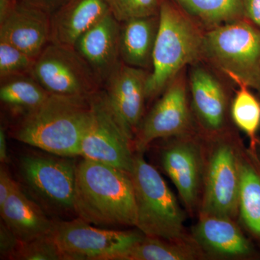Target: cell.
Returning <instances> with one entry per match:
<instances>
[{"label": "cell", "instance_id": "obj_1", "mask_svg": "<svg viewBox=\"0 0 260 260\" xmlns=\"http://www.w3.org/2000/svg\"><path fill=\"white\" fill-rule=\"evenodd\" d=\"M74 213L96 226H136L137 205L129 173L83 158L76 165Z\"/></svg>", "mask_w": 260, "mask_h": 260}, {"label": "cell", "instance_id": "obj_2", "mask_svg": "<svg viewBox=\"0 0 260 260\" xmlns=\"http://www.w3.org/2000/svg\"><path fill=\"white\" fill-rule=\"evenodd\" d=\"M90 97L51 94L13 129L18 141L57 156H78L92 119Z\"/></svg>", "mask_w": 260, "mask_h": 260}, {"label": "cell", "instance_id": "obj_3", "mask_svg": "<svg viewBox=\"0 0 260 260\" xmlns=\"http://www.w3.org/2000/svg\"><path fill=\"white\" fill-rule=\"evenodd\" d=\"M196 23L175 2L162 0L147 99L162 93L183 68L203 57L204 34Z\"/></svg>", "mask_w": 260, "mask_h": 260}, {"label": "cell", "instance_id": "obj_4", "mask_svg": "<svg viewBox=\"0 0 260 260\" xmlns=\"http://www.w3.org/2000/svg\"><path fill=\"white\" fill-rule=\"evenodd\" d=\"M138 153L130 173L136 199V227L147 237L184 241L185 215L177 198L158 171Z\"/></svg>", "mask_w": 260, "mask_h": 260}, {"label": "cell", "instance_id": "obj_5", "mask_svg": "<svg viewBox=\"0 0 260 260\" xmlns=\"http://www.w3.org/2000/svg\"><path fill=\"white\" fill-rule=\"evenodd\" d=\"M203 56L236 83L260 92V29L246 18L205 32Z\"/></svg>", "mask_w": 260, "mask_h": 260}, {"label": "cell", "instance_id": "obj_6", "mask_svg": "<svg viewBox=\"0 0 260 260\" xmlns=\"http://www.w3.org/2000/svg\"><path fill=\"white\" fill-rule=\"evenodd\" d=\"M51 234L64 260H121L145 237L140 231L99 229L80 218L55 222Z\"/></svg>", "mask_w": 260, "mask_h": 260}, {"label": "cell", "instance_id": "obj_7", "mask_svg": "<svg viewBox=\"0 0 260 260\" xmlns=\"http://www.w3.org/2000/svg\"><path fill=\"white\" fill-rule=\"evenodd\" d=\"M31 75L50 94L90 97L102 85L73 48L49 43L36 59Z\"/></svg>", "mask_w": 260, "mask_h": 260}, {"label": "cell", "instance_id": "obj_8", "mask_svg": "<svg viewBox=\"0 0 260 260\" xmlns=\"http://www.w3.org/2000/svg\"><path fill=\"white\" fill-rule=\"evenodd\" d=\"M92 119L80 145V156L131 173L132 141L116 119L104 90L91 98Z\"/></svg>", "mask_w": 260, "mask_h": 260}, {"label": "cell", "instance_id": "obj_9", "mask_svg": "<svg viewBox=\"0 0 260 260\" xmlns=\"http://www.w3.org/2000/svg\"><path fill=\"white\" fill-rule=\"evenodd\" d=\"M76 165L68 157L28 155L20 159L24 184L47 208L74 212Z\"/></svg>", "mask_w": 260, "mask_h": 260}, {"label": "cell", "instance_id": "obj_10", "mask_svg": "<svg viewBox=\"0 0 260 260\" xmlns=\"http://www.w3.org/2000/svg\"><path fill=\"white\" fill-rule=\"evenodd\" d=\"M190 124L186 85L180 73L142 121L135 134V148L142 153L153 140L184 134Z\"/></svg>", "mask_w": 260, "mask_h": 260}, {"label": "cell", "instance_id": "obj_11", "mask_svg": "<svg viewBox=\"0 0 260 260\" xmlns=\"http://www.w3.org/2000/svg\"><path fill=\"white\" fill-rule=\"evenodd\" d=\"M240 161L228 144L218 145L210 158L202 215L232 218L239 210Z\"/></svg>", "mask_w": 260, "mask_h": 260}, {"label": "cell", "instance_id": "obj_12", "mask_svg": "<svg viewBox=\"0 0 260 260\" xmlns=\"http://www.w3.org/2000/svg\"><path fill=\"white\" fill-rule=\"evenodd\" d=\"M149 74L121 61L103 85L116 119L133 140L143 121Z\"/></svg>", "mask_w": 260, "mask_h": 260}, {"label": "cell", "instance_id": "obj_13", "mask_svg": "<svg viewBox=\"0 0 260 260\" xmlns=\"http://www.w3.org/2000/svg\"><path fill=\"white\" fill-rule=\"evenodd\" d=\"M121 23L109 13L84 32L74 49L88 63L102 86L121 61Z\"/></svg>", "mask_w": 260, "mask_h": 260}, {"label": "cell", "instance_id": "obj_14", "mask_svg": "<svg viewBox=\"0 0 260 260\" xmlns=\"http://www.w3.org/2000/svg\"><path fill=\"white\" fill-rule=\"evenodd\" d=\"M0 41L9 43L37 59L51 43V16L18 1L0 22Z\"/></svg>", "mask_w": 260, "mask_h": 260}, {"label": "cell", "instance_id": "obj_15", "mask_svg": "<svg viewBox=\"0 0 260 260\" xmlns=\"http://www.w3.org/2000/svg\"><path fill=\"white\" fill-rule=\"evenodd\" d=\"M110 12L106 0H68L51 15V43L74 49L84 32Z\"/></svg>", "mask_w": 260, "mask_h": 260}, {"label": "cell", "instance_id": "obj_16", "mask_svg": "<svg viewBox=\"0 0 260 260\" xmlns=\"http://www.w3.org/2000/svg\"><path fill=\"white\" fill-rule=\"evenodd\" d=\"M2 221L22 242H28L52 233L55 222L18 184L0 208Z\"/></svg>", "mask_w": 260, "mask_h": 260}, {"label": "cell", "instance_id": "obj_17", "mask_svg": "<svg viewBox=\"0 0 260 260\" xmlns=\"http://www.w3.org/2000/svg\"><path fill=\"white\" fill-rule=\"evenodd\" d=\"M162 162L184 205L189 209L194 208L199 194L203 170L199 150L189 142L177 143L164 151Z\"/></svg>", "mask_w": 260, "mask_h": 260}, {"label": "cell", "instance_id": "obj_18", "mask_svg": "<svg viewBox=\"0 0 260 260\" xmlns=\"http://www.w3.org/2000/svg\"><path fill=\"white\" fill-rule=\"evenodd\" d=\"M197 244L213 255L239 257L251 252V246L232 218L202 215L192 229Z\"/></svg>", "mask_w": 260, "mask_h": 260}, {"label": "cell", "instance_id": "obj_19", "mask_svg": "<svg viewBox=\"0 0 260 260\" xmlns=\"http://www.w3.org/2000/svg\"><path fill=\"white\" fill-rule=\"evenodd\" d=\"M158 28L159 15L130 19L121 23V61L140 69L152 68Z\"/></svg>", "mask_w": 260, "mask_h": 260}, {"label": "cell", "instance_id": "obj_20", "mask_svg": "<svg viewBox=\"0 0 260 260\" xmlns=\"http://www.w3.org/2000/svg\"><path fill=\"white\" fill-rule=\"evenodd\" d=\"M193 107L203 125L218 130L223 125L226 97L221 84L208 70L194 66L190 73Z\"/></svg>", "mask_w": 260, "mask_h": 260}, {"label": "cell", "instance_id": "obj_21", "mask_svg": "<svg viewBox=\"0 0 260 260\" xmlns=\"http://www.w3.org/2000/svg\"><path fill=\"white\" fill-rule=\"evenodd\" d=\"M50 95L31 75L13 77L1 81L2 104L20 118L35 110Z\"/></svg>", "mask_w": 260, "mask_h": 260}, {"label": "cell", "instance_id": "obj_22", "mask_svg": "<svg viewBox=\"0 0 260 260\" xmlns=\"http://www.w3.org/2000/svg\"><path fill=\"white\" fill-rule=\"evenodd\" d=\"M197 23L212 29L245 18L242 0H173Z\"/></svg>", "mask_w": 260, "mask_h": 260}, {"label": "cell", "instance_id": "obj_23", "mask_svg": "<svg viewBox=\"0 0 260 260\" xmlns=\"http://www.w3.org/2000/svg\"><path fill=\"white\" fill-rule=\"evenodd\" d=\"M197 256L196 249L184 241L174 242L145 236L121 260H191Z\"/></svg>", "mask_w": 260, "mask_h": 260}, {"label": "cell", "instance_id": "obj_24", "mask_svg": "<svg viewBox=\"0 0 260 260\" xmlns=\"http://www.w3.org/2000/svg\"><path fill=\"white\" fill-rule=\"evenodd\" d=\"M239 210L244 225L260 237V175L246 162L239 164Z\"/></svg>", "mask_w": 260, "mask_h": 260}, {"label": "cell", "instance_id": "obj_25", "mask_svg": "<svg viewBox=\"0 0 260 260\" xmlns=\"http://www.w3.org/2000/svg\"><path fill=\"white\" fill-rule=\"evenodd\" d=\"M239 86L232 106L233 120L250 139L251 146H255L256 134L260 127V102L250 90L242 83Z\"/></svg>", "mask_w": 260, "mask_h": 260}, {"label": "cell", "instance_id": "obj_26", "mask_svg": "<svg viewBox=\"0 0 260 260\" xmlns=\"http://www.w3.org/2000/svg\"><path fill=\"white\" fill-rule=\"evenodd\" d=\"M36 59L9 43L0 41V80L31 75Z\"/></svg>", "mask_w": 260, "mask_h": 260}, {"label": "cell", "instance_id": "obj_27", "mask_svg": "<svg viewBox=\"0 0 260 260\" xmlns=\"http://www.w3.org/2000/svg\"><path fill=\"white\" fill-rule=\"evenodd\" d=\"M112 14L122 23L130 19L158 15L162 0H106Z\"/></svg>", "mask_w": 260, "mask_h": 260}, {"label": "cell", "instance_id": "obj_28", "mask_svg": "<svg viewBox=\"0 0 260 260\" xmlns=\"http://www.w3.org/2000/svg\"><path fill=\"white\" fill-rule=\"evenodd\" d=\"M12 259L64 260L52 234L22 243Z\"/></svg>", "mask_w": 260, "mask_h": 260}, {"label": "cell", "instance_id": "obj_29", "mask_svg": "<svg viewBox=\"0 0 260 260\" xmlns=\"http://www.w3.org/2000/svg\"><path fill=\"white\" fill-rule=\"evenodd\" d=\"M21 241L14 233L5 225L3 221L0 223V254L2 259H13L15 253L22 245Z\"/></svg>", "mask_w": 260, "mask_h": 260}, {"label": "cell", "instance_id": "obj_30", "mask_svg": "<svg viewBox=\"0 0 260 260\" xmlns=\"http://www.w3.org/2000/svg\"><path fill=\"white\" fill-rule=\"evenodd\" d=\"M20 3L42 10L49 15L55 13L68 0H18Z\"/></svg>", "mask_w": 260, "mask_h": 260}, {"label": "cell", "instance_id": "obj_31", "mask_svg": "<svg viewBox=\"0 0 260 260\" xmlns=\"http://www.w3.org/2000/svg\"><path fill=\"white\" fill-rule=\"evenodd\" d=\"M17 183L13 180L9 174L1 167L0 169V208L3 206L5 202L13 192Z\"/></svg>", "mask_w": 260, "mask_h": 260}, {"label": "cell", "instance_id": "obj_32", "mask_svg": "<svg viewBox=\"0 0 260 260\" xmlns=\"http://www.w3.org/2000/svg\"><path fill=\"white\" fill-rule=\"evenodd\" d=\"M244 17L260 29V0H242Z\"/></svg>", "mask_w": 260, "mask_h": 260}, {"label": "cell", "instance_id": "obj_33", "mask_svg": "<svg viewBox=\"0 0 260 260\" xmlns=\"http://www.w3.org/2000/svg\"><path fill=\"white\" fill-rule=\"evenodd\" d=\"M8 158L7 153L6 136L4 128L1 126L0 128V160L2 162L6 161Z\"/></svg>", "mask_w": 260, "mask_h": 260}]
</instances>
